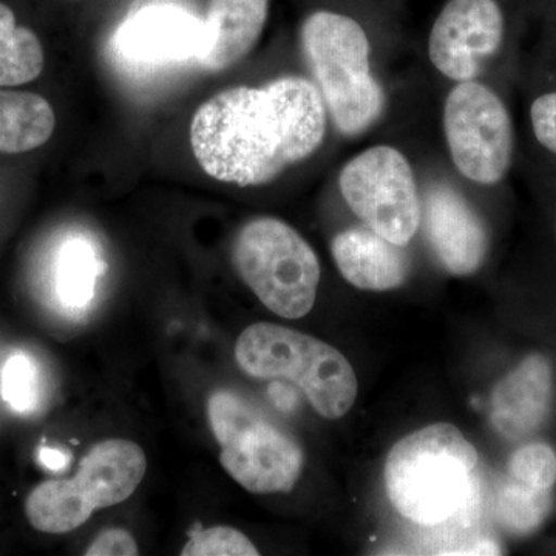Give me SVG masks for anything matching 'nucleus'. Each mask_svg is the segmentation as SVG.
Here are the masks:
<instances>
[{"instance_id": "a211bd4d", "label": "nucleus", "mask_w": 556, "mask_h": 556, "mask_svg": "<svg viewBox=\"0 0 556 556\" xmlns=\"http://www.w3.org/2000/svg\"><path fill=\"white\" fill-rule=\"evenodd\" d=\"M551 506L552 490L533 489L507 478L496 495L495 517L508 532L527 535L543 525Z\"/></svg>"}, {"instance_id": "6e6552de", "label": "nucleus", "mask_w": 556, "mask_h": 556, "mask_svg": "<svg viewBox=\"0 0 556 556\" xmlns=\"http://www.w3.org/2000/svg\"><path fill=\"white\" fill-rule=\"evenodd\" d=\"M348 206L380 237L408 247L422 218L415 172L404 153L376 146L348 161L339 175Z\"/></svg>"}, {"instance_id": "f3484780", "label": "nucleus", "mask_w": 556, "mask_h": 556, "mask_svg": "<svg viewBox=\"0 0 556 556\" xmlns=\"http://www.w3.org/2000/svg\"><path fill=\"white\" fill-rule=\"evenodd\" d=\"M46 67L42 42L16 14L0 2V87H20L38 79Z\"/></svg>"}, {"instance_id": "f8f14e48", "label": "nucleus", "mask_w": 556, "mask_h": 556, "mask_svg": "<svg viewBox=\"0 0 556 556\" xmlns=\"http://www.w3.org/2000/svg\"><path fill=\"white\" fill-rule=\"evenodd\" d=\"M552 369L541 354L526 357L496 383L490 401V420L501 437L517 441L532 434L548 415Z\"/></svg>"}, {"instance_id": "f257e3e1", "label": "nucleus", "mask_w": 556, "mask_h": 556, "mask_svg": "<svg viewBox=\"0 0 556 556\" xmlns=\"http://www.w3.org/2000/svg\"><path fill=\"white\" fill-rule=\"evenodd\" d=\"M328 110L316 84L285 76L263 87H233L193 115L190 144L208 177L260 186L280 177L324 144Z\"/></svg>"}, {"instance_id": "412c9836", "label": "nucleus", "mask_w": 556, "mask_h": 556, "mask_svg": "<svg viewBox=\"0 0 556 556\" xmlns=\"http://www.w3.org/2000/svg\"><path fill=\"white\" fill-rule=\"evenodd\" d=\"M508 478L533 489H554L556 484L555 450L543 442H533L518 448L508 460Z\"/></svg>"}, {"instance_id": "39448f33", "label": "nucleus", "mask_w": 556, "mask_h": 556, "mask_svg": "<svg viewBox=\"0 0 556 556\" xmlns=\"http://www.w3.org/2000/svg\"><path fill=\"white\" fill-rule=\"evenodd\" d=\"M148 471L144 450L129 439H105L90 448L72 479H49L31 490L25 515L36 530L64 535L102 508L129 500Z\"/></svg>"}, {"instance_id": "7ed1b4c3", "label": "nucleus", "mask_w": 556, "mask_h": 556, "mask_svg": "<svg viewBox=\"0 0 556 556\" xmlns=\"http://www.w3.org/2000/svg\"><path fill=\"white\" fill-rule=\"evenodd\" d=\"M300 42L336 127L357 137L382 116L386 93L371 72L365 28L346 13L316 10L300 28Z\"/></svg>"}, {"instance_id": "1a4fd4ad", "label": "nucleus", "mask_w": 556, "mask_h": 556, "mask_svg": "<svg viewBox=\"0 0 556 556\" xmlns=\"http://www.w3.org/2000/svg\"><path fill=\"white\" fill-rule=\"evenodd\" d=\"M444 134L456 169L478 185L506 177L514 156L510 113L484 84L459 83L444 105Z\"/></svg>"}, {"instance_id": "0eeeda50", "label": "nucleus", "mask_w": 556, "mask_h": 556, "mask_svg": "<svg viewBox=\"0 0 556 556\" xmlns=\"http://www.w3.org/2000/svg\"><path fill=\"white\" fill-rule=\"evenodd\" d=\"M233 265L260 302L277 316H308L317 299L320 262L308 241L281 219L262 217L241 228Z\"/></svg>"}, {"instance_id": "4be33fe9", "label": "nucleus", "mask_w": 556, "mask_h": 556, "mask_svg": "<svg viewBox=\"0 0 556 556\" xmlns=\"http://www.w3.org/2000/svg\"><path fill=\"white\" fill-rule=\"evenodd\" d=\"M182 556H257L258 548L240 530L228 526L208 527L190 535Z\"/></svg>"}, {"instance_id": "aec40b11", "label": "nucleus", "mask_w": 556, "mask_h": 556, "mask_svg": "<svg viewBox=\"0 0 556 556\" xmlns=\"http://www.w3.org/2000/svg\"><path fill=\"white\" fill-rule=\"evenodd\" d=\"M0 396L17 415H30L40 401L38 364L24 351L7 358L0 371Z\"/></svg>"}, {"instance_id": "20e7f679", "label": "nucleus", "mask_w": 556, "mask_h": 556, "mask_svg": "<svg viewBox=\"0 0 556 556\" xmlns=\"http://www.w3.org/2000/svg\"><path fill=\"white\" fill-rule=\"evenodd\" d=\"M236 361L251 378L295 383L325 419L345 416L357 399L356 372L346 357L295 329L266 321L251 325L237 339Z\"/></svg>"}, {"instance_id": "9b49d317", "label": "nucleus", "mask_w": 556, "mask_h": 556, "mask_svg": "<svg viewBox=\"0 0 556 556\" xmlns=\"http://www.w3.org/2000/svg\"><path fill=\"white\" fill-rule=\"evenodd\" d=\"M428 243L441 265L457 277L481 268L489 237L481 217L452 186H431L424 207Z\"/></svg>"}, {"instance_id": "5701e85b", "label": "nucleus", "mask_w": 556, "mask_h": 556, "mask_svg": "<svg viewBox=\"0 0 556 556\" xmlns=\"http://www.w3.org/2000/svg\"><path fill=\"white\" fill-rule=\"evenodd\" d=\"M530 119L538 142L556 155V91L533 101Z\"/></svg>"}, {"instance_id": "423d86ee", "label": "nucleus", "mask_w": 556, "mask_h": 556, "mask_svg": "<svg viewBox=\"0 0 556 556\" xmlns=\"http://www.w3.org/2000/svg\"><path fill=\"white\" fill-rule=\"evenodd\" d=\"M207 420L219 445V464L255 495L289 493L302 475L305 455L287 430L232 391L207 401Z\"/></svg>"}, {"instance_id": "6ab92c4d", "label": "nucleus", "mask_w": 556, "mask_h": 556, "mask_svg": "<svg viewBox=\"0 0 556 556\" xmlns=\"http://www.w3.org/2000/svg\"><path fill=\"white\" fill-rule=\"evenodd\" d=\"M98 258L86 240H70L60 254L56 269L58 298L70 308H84L94 295Z\"/></svg>"}, {"instance_id": "ddd939ff", "label": "nucleus", "mask_w": 556, "mask_h": 556, "mask_svg": "<svg viewBox=\"0 0 556 556\" xmlns=\"http://www.w3.org/2000/svg\"><path fill=\"white\" fill-rule=\"evenodd\" d=\"M331 254L348 283L362 291H391L407 281V252L372 229L353 228L338 233L331 241Z\"/></svg>"}, {"instance_id": "b1692460", "label": "nucleus", "mask_w": 556, "mask_h": 556, "mask_svg": "<svg viewBox=\"0 0 556 556\" xmlns=\"http://www.w3.org/2000/svg\"><path fill=\"white\" fill-rule=\"evenodd\" d=\"M135 538L124 529H108L94 538L87 547V556H135L138 555Z\"/></svg>"}, {"instance_id": "4468645a", "label": "nucleus", "mask_w": 556, "mask_h": 556, "mask_svg": "<svg viewBox=\"0 0 556 556\" xmlns=\"http://www.w3.org/2000/svg\"><path fill=\"white\" fill-rule=\"evenodd\" d=\"M204 47V22L174 9L142 11L121 30L119 49L130 60H197Z\"/></svg>"}, {"instance_id": "393cba45", "label": "nucleus", "mask_w": 556, "mask_h": 556, "mask_svg": "<svg viewBox=\"0 0 556 556\" xmlns=\"http://www.w3.org/2000/svg\"><path fill=\"white\" fill-rule=\"evenodd\" d=\"M39 460L49 470L60 471L62 468L67 467L70 457L61 450L42 447L39 450Z\"/></svg>"}, {"instance_id": "9d476101", "label": "nucleus", "mask_w": 556, "mask_h": 556, "mask_svg": "<svg viewBox=\"0 0 556 556\" xmlns=\"http://www.w3.org/2000/svg\"><path fill=\"white\" fill-rule=\"evenodd\" d=\"M506 14L497 0H447L428 38L431 64L445 78L466 83L503 46Z\"/></svg>"}, {"instance_id": "f03ea898", "label": "nucleus", "mask_w": 556, "mask_h": 556, "mask_svg": "<svg viewBox=\"0 0 556 556\" xmlns=\"http://www.w3.org/2000/svg\"><path fill=\"white\" fill-rule=\"evenodd\" d=\"M478 452L459 428L433 424L413 431L388 453L383 481L402 517L422 527L466 517L478 504Z\"/></svg>"}, {"instance_id": "dca6fc26", "label": "nucleus", "mask_w": 556, "mask_h": 556, "mask_svg": "<svg viewBox=\"0 0 556 556\" xmlns=\"http://www.w3.org/2000/svg\"><path fill=\"white\" fill-rule=\"evenodd\" d=\"M54 129L56 115L46 98L0 87V153L17 155L42 148Z\"/></svg>"}, {"instance_id": "2eb2a0df", "label": "nucleus", "mask_w": 556, "mask_h": 556, "mask_svg": "<svg viewBox=\"0 0 556 556\" xmlns=\"http://www.w3.org/2000/svg\"><path fill=\"white\" fill-rule=\"evenodd\" d=\"M269 7L270 0H208L201 67L217 73L243 60L262 36Z\"/></svg>"}]
</instances>
